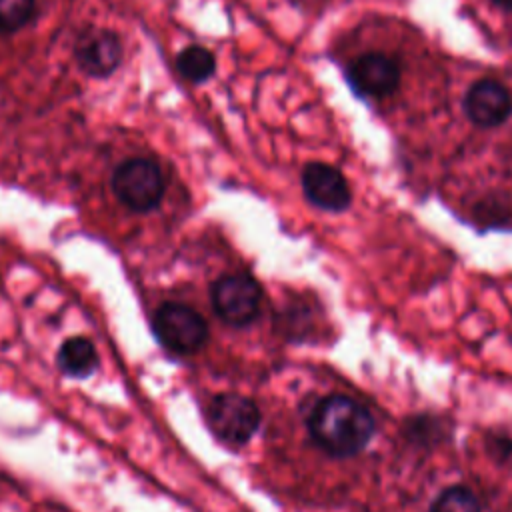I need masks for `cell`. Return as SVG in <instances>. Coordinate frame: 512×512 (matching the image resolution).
Wrapping results in <instances>:
<instances>
[{"label":"cell","instance_id":"10","mask_svg":"<svg viewBox=\"0 0 512 512\" xmlns=\"http://www.w3.org/2000/svg\"><path fill=\"white\" fill-rule=\"evenodd\" d=\"M60 368L76 378H86L98 368V352L84 336L68 338L58 352Z\"/></svg>","mask_w":512,"mask_h":512},{"label":"cell","instance_id":"8","mask_svg":"<svg viewBox=\"0 0 512 512\" xmlns=\"http://www.w3.org/2000/svg\"><path fill=\"white\" fill-rule=\"evenodd\" d=\"M302 190L310 204L326 212H344L352 202L344 174L324 162H310L302 170Z\"/></svg>","mask_w":512,"mask_h":512},{"label":"cell","instance_id":"9","mask_svg":"<svg viewBox=\"0 0 512 512\" xmlns=\"http://www.w3.org/2000/svg\"><path fill=\"white\" fill-rule=\"evenodd\" d=\"M78 66L94 78L110 76L122 60L120 38L110 30H86L74 46Z\"/></svg>","mask_w":512,"mask_h":512},{"label":"cell","instance_id":"14","mask_svg":"<svg viewBox=\"0 0 512 512\" xmlns=\"http://www.w3.org/2000/svg\"><path fill=\"white\" fill-rule=\"evenodd\" d=\"M492 444H494V450H492V456L496 458H504V456H508L510 452H512V442L508 440V438H494V440H490Z\"/></svg>","mask_w":512,"mask_h":512},{"label":"cell","instance_id":"3","mask_svg":"<svg viewBox=\"0 0 512 512\" xmlns=\"http://www.w3.org/2000/svg\"><path fill=\"white\" fill-rule=\"evenodd\" d=\"M152 328L162 346L176 354H192L200 350L208 338L204 318L180 302L162 304L154 312Z\"/></svg>","mask_w":512,"mask_h":512},{"label":"cell","instance_id":"15","mask_svg":"<svg viewBox=\"0 0 512 512\" xmlns=\"http://www.w3.org/2000/svg\"><path fill=\"white\" fill-rule=\"evenodd\" d=\"M492 2L502 6V8H506V10H512V0H492Z\"/></svg>","mask_w":512,"mask_h":512},{"label":"cell","instance_id":"1","mask_svg":"<svg viewBox=\"0 0 512 512\" xmlns=\"http://www.w3.org/2000/svg\"><path fill=\"white\" fill-rule=\"evenodd\" d=\"M376 430L374 418L350 396L332 394L322 398L308 416L312 440L330 456L346 458L362 452Z\"/></svg>","mask_w":512,"mask_h":512},{"label":"cell","instance_id":"7","mask_svg":"<svg viewBox=\"0 0 512 512\" xmlns=\"http://www.w3.org/2000/svg\"><path fill=\"white\" fill-rule=\"evenodd\" d=\"M466 118L478 128H496L512 114V96L504 84L492 78L474 82L462 100Z\"/></svg>","mask_w":512,"mask_h":512},{"label":"cell","instance_id":"4","mask_svg":"<svg viewBox=\"0 0 512 512\" xmlns=\"http://www.w3.org/2000/svg\"><path fill=\"white\" fill-rule=\"evenodd\" d=\"M262 290L258 282L244 274H224L212 286V304L216 314L232 326H246L258 316Z\"/></svg>","mask_w":512,"mask_h":512},{"label":"cell","instance_id":"2","mask_svg":"<svg viewBox=\"0 0 512 512\" xmlns=\"http://www.w3.org/2000/svg\"><path fill=\"white\" fill-rule=\"evenodd\" d=\"M112 188L124 206L146 212L164 196V174L150 158H128L114 170Z\"/></svg>","mask_w":512,"mask_h":512},{"label":"cell","instance_id":"12","mask_svg":"<svg viewBox=\"0 0 512 512\" xmlns=\"http://www.w3.org/2000/svg\"><path fill=\"white\" fill-rule=\"evenodd\" d=\"M430 512H482L478 496L466 486L446 488L430 506Z\"/></svg>","mask_w":512,"mask_h":512},{"label":"cell","instance_id":"5","mask_svg":"<svg viewBox=\"0 0 512 512\" xmlns=\"http://www.w3.org/2000/svg\"><path fill=\"white\" fill-rule=\"evenodd\" d=\"M402 68L396 58L382 52H366L356 56L346 68L350 88L362 98H386L400 86Z\"/></svg>","mask_w":512,"mask_h":512},{"label":"cell","instance_id":"13","mask_svg":"<svg viewBox=\"0 0 512 512\" xmlns=\"http://www.w3.org/2000/svg\"><path fill=\"white\" fill-rule=\"evenodd\" d=\"M34 0H0V32L12 34L34 16Z\"/></svg>","mask_w":512,"mask_h":512},{"label":"cell","instance_id":"11","mask_svg":"<svg viewBox=\"0 0 512 512\" xmlns=\"http://www.w3.org/2000/svg\"><path fill=\"white\" fill-rule=\"evenodd\" d=\"M176 68L178 72L190 80V82H204L208 80L212 74H214V68H216V62H214V56L208 48L204 46H188L184 48L178 58H176Z\"/></svg>","mask_w":512,"mask_h":512},{"label":"cell","instance_id":"6","mask_svg":"<svg viewBox=\"0 0 512 512\" xmlns=\"http://www.w3.org/2000/svg\"><path fill=\"white\" fill-rule=\"evenodd\" d=\"M208 420L222 440L230 444H244L256 432L260 424V412L256 404L246 396L220 394L210 404Z\"/></svg>","mask_w":512,"mask_h":512}]
</instances>
